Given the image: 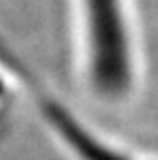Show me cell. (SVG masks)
Instances as JSON below:
<instances>
[{
    "mask_svg": "<svg viewBox=\"0 0 158 160\" xmlns=\"http://www.w3.org/2000/svg\"><path fill=\"white\" fill-rule=\"evenodd\" d=\"M38 100H41V109L45 113L47 122L56 128V132L64 139V143L81 160H128L124 156H120L115 149H111L105 143L96 141L71 113H66L64 107H60L54 98H49L45 94H38Z\"/></svg>",
    "mask_w": 158,
    "mask_h": 160,
    "instance_id": "7a4b0ae2",
    "label": "cell"
},
{
    "mask_svg": "<svg viewBox=\"0 0 158 160\" xmlns=\"http://www.w3.org/2000/svg\"><path fill=\"white\" fill-rule=\"evenodd\" d=\"M92 81L100 94L118 98L130 86V53L120 0H84Z\"/></svg>",
    "mask_w": 158,
    "mask_h": 160,
    "instance_id": "6da1fadb",
    "label": "cell"
}]
</instances>
